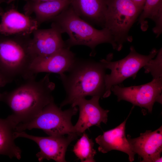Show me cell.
I'll list each match as a JSON object with an SVG mask.
<instances>
[{
    "label": "cell",
    "instance_id": "obj_1",
    "mask_svg": "<svg viewBox=\"0 0 162 162\" xmlns=\"http://www.w3.org/2000/svg\"><path fill=\"white\" fill-rule=\"evenodd\" d=\"M49 75L47 74L39 80L35 77L26 79L13 90L1 93L0 101L11 110L12 113L8 117L16 127L32 120L54 100L52 92L55 85Z\"/></svg>",
    "mask_w": 162,
    "mask_h": 162
},
{
    "label": "cell",
    "instance_id": "obj_2",
    "mask_svg": "<svg viewBox=\"0 0 162 162\" xmlns=\"http://www.w3.org/2000/svg\"><path fill=\"white\" fill-rule=\"evenodd\" d=\"M106 69L100 61L76 58L68 74H59L66 94L60 107L87 96L104 98Z\"/></svg>",
    "mask_w": 162,
    "mask_h": 162
},
{
    "label": "cell",
    "instance_id": "obj_3",
    "mask_svg": "<svg viewBox=\"0 0 162 162\" xmlns=\"http://www.w3.org/2000/svg\"><path fill=\"white\" fill-rule=\"evenodd\" d=\"M31 39L30 35L0 34V74L7 83L35 77L30 71L35 58L30 48Z\"/></svg>",
    "mask_w": 162,
    "mask_h": 162
},
{
    "label": "cell",
    "instance_id": "obj_4",
    "mask_svg": "<svg viewBox=\"0 0 162 162\" xmlns=\"http://www.w3.org/2000/svg\"><path fill=\"white\" fill-rule=\"evenodd\" d=\"M51 21L53 25L62 33L68 34L69 38L65 42L70 48L75 45H84L89 47L90 56L95 54V48L99 44L108 43L113 45L112 36L106 28L97 29L80 17L69 5Z\"/></svg>",
    "mask_w": 162,
    "mask_h": 162
},
{
    "label": "cell",
    "instance_id": "obj_5",
    "mask_svg": "<svg viewBox=\"0 0 162 162\" xmlns=\"http://www.w3.org/2000/svg\"><path fill=\"white\" fill-rule=\"evenodd\" d=\"M142 11L130 0H108L103 28L110 34L114 49L119 51L124 43L132 41L129 32Z\"/></svg>",
    "mask_w": 162,
    "mask_h": 162
},
{
    "label": "cell",
    "instance_id": "obj_6",
    "mask_svg": "<svg viewBox=\"0 0 162 162\" xmlns=\"http://www.w3.org/2000/svg\"><path fill=\"white\" fill-rule=\"evenodd\" d=\"M54 100L46 105L39 114L31 121L20 124L15 128L16 131L21 132L34 128L41 129L49 136H61L75 132L71 122L72 117L78 109L72 106L62 110Z\"/></svg>",
    "mask_w": 162,
    "mask_h": 162
},
{
    "label": "cell",
    "instance_id": "obj_7",
    "mask_svg": "<svg viewBox=\"0 0 162 162\" xmlns=\"http://www.w3.org/2000/svg\"><path fill=\"white\" fill-rule=\"evenodd\" d=\"M158 52L156 49H153L148 55H143L138 53L134 47L131 46L128 54L122 59L112 61V57L110 55L106 59L100 60L106 68L111 71L110 74H106L105 76V92L104 98L110 95L111 89L113 86L120 85L130 77L135 79L140 70L146 66Z\"/></svg>",
    "mask_w": 162,
    "mask_h": 162
},
{
    "label": "cell",
    "instance_id": "obj_8",
    "mask_svg": "<svg viewBox=\"0 0 162 162\" xmlns=\"http://www.w3.org/2000/svg\"><path fill=\"white\" fill-rule=\"evenodd\" d=\"M111 91L117 97V100H124L147 109L152 113L154 103L162 104V77L153 78L150 82L138 86L123 87L113 86Z\"/></svg>",
    "mask_w": 162,
    "mask_h": 162
},
{
    "label": "cell",
    "instance_id": "obj_9",
    "mask_svg": "<svg viewBox=\"0 0 162 162\" xmlns=\"http://www.w3.org/2000/svg\"><path fill=\"white\" fill-rule=\"evenodd\" d=\"M16 138L22 137L31 140L39 146L40 151L36 154L38 160L41 162L44 159H52L57 162H65V156L67 148L74 140L80 135L76 133L64 136L41 137L30 135L24 131L14 133Z\"/></svg>",
    "mask_w": 162,
    "mask_h": 162
},
{
    "label": "cell",
    "instance_id": "obj_10",
    "mask_svg": "<svg viewBox=\"0 0 162 162\" xmlns=\"http://www.w3.org/2000/svg\"><path fill=\"white\" fill-rule=\"evenodd\" d=\"M100 98L99 96H94L89 100L85 98H80L71 104L72 106L79 107V116L77 122L74 125V129L75 132L80 136L93 126L100 127L101 123H106L110 111L104 110L100 106Z\"/></svg>",
    "mask_w": 162,
    "mask_h": 162
},
{
    "label": "cell",
    "instance_id": "obj_11",
    "mask_svg": "<svg viewBox=\"0 0 162 162\" xmlns=\"http://www.w3.org/2000/svg\"><path fill=\"white\" fill-rule=\"evenodd\" d=\"M127 138L132 151L142 158L141 162L162 161V126L153 131L146 130L135 138L128 135Z\"/></svg>",
    "mask_w": 162,
    "mask_h": 162
},
{
    "label": "cell",
    "instance_id": "obj_12",
    "mask_svg": "<svg viewBox=\"0 0 162 162\" xmlns=\"http://www.w3.org/2000/svg\"><path fill=\"white\" fill-rule=\"evenodd\" d=\"M0 34L31 35L40 26L35 18L19 12L14 8L4 10L0 6Z\"/></svg>",
    "mask_w": 162,
    "mask_h": 162
},
{
    "label": "cell",
    "instance_id": "obj_13",
    "mask_svg": "<svg viewBox=\"0 0 162 162\" xmlns=\"http://www.w3.org/2000/svg\"><path fill=\"white\" fill-rule=\"evenodd\" d=\"M76 58L70 48L66 47L49 56L34 58L30 67V72L34 76L42 72L59 75L70 70Z\"/></svg>",
    "mask_w": 162,
    "mask_h": 162
},
{
    "label": "cell",
    "instance_id": "obj_14",
    "mask_svg": "<svg viewBox=\"0 0 162 162\" xmlns=\"http://www.w3.org/2000/svg\"><path fill=\"white\" fill-rule=\"evenodd\" d=\"M32 34L30 48L35 58L49 56L67 47L62 38V33L53 25L49 28H38Z\"/></svg>",
    "mask_w": 162,
    "mask_h": 162
},
{
    "label": "cell",
    "instance_id": "obj_15",
    "mask_svg": "<svg viewBox=\"0 0 162 162\" xmlns=\"http://www.w3.org/2000/svg\"><path fill=\"white\" fill-rule=\"evenodd\" d=\"M129 115L122 123L116 128L103 132L95 139L99 145V152L106 153L112 150H117L128 154L130 162L134 160L136 154L131 150L125 135V125Z\"/></svg>",
    "mask_w": 162,
    "mask_h": 162
},
{
    "label": "cell",
    "instance_id": "obj_16",
    "mask_svg": "<svg viewBox=\"0 0 162 162\" xmlns=\"http://www.w3.org/2000/svg\"><path fill=\"white\" fill-rule=\"evenodd\" d=\"M70 4V0L44 2H26L24 6V14L30 16L34 13L39 25L53 18L61 13Z\"/></svg>",
    "mask_w": 162,
    "mask_h": 162
},
{
    "label": "cell",
    "instance_id": "obj_17",
    "mask_svg": "<svg viewBox=\"0 0 162 162\" xmlns=\"http://www.w3.org/2000/svg\"><path fill=\"white\" fill-rule=\"evenodd\" d=\"M108 0H70V5L81 18L90 24L104 27Z\"/></svg>",
    "mask_w": 162,
    "mask_h": 162
},
{
    "label": "cell",
    "instance_id": "obj_18",
    "mask_svg": "<svg viewBox=\"0 0 162 162\" xmlns=\"http://www.w3.org/2000/svg\"><path fill=\"white\" fill-rule=\"evenodd\" d=\"M15 126L8 118H0V155L20 160L22 151L15 142Z\"/></svg>",
    "mask_w": 162,
    "mask_h": 162
},
{
    "label": "cell",
    "instance_id": "obj_19",
    "mask_svg": "<svg viewBox=\"0 0 162 162\" xmlns=\"http://www.w3.org/2000/svg\"><path fill=\"white\" fill-rule=\"evenodd\" d=\"M148 19L154 22L155 26L152 30L157 37L159 36L162 32V0H145L139 20L141 29L143 31L148 28Z\"/></svg>",
    "mask_w": 162,
    "mask_h": 162
},
{
    "label": "cell",
    "instance_id": "obj_20",
    "mask_svg": "<svg viewBox=\"0 0 162 162\" xmlns=\"http://www.w3.org/2000/svg\"><path fill=\"white\" fill-rule=\"evenodd\" d=\"M94 143L91 139L84 132L74 146L73 151L82 162H94V157L96 154L94 148Z\"/></svg>",
    "mask_w": 162,
    "mask_h": 162
},
{
    "label": "cell",
    "instance_id": "obj_21",
    "mask_svg": "<svg viewBox=\"0 0 162 162\" xmlns=\"http://www.w3.org/2000/svg\"><path fill=\"white\" fill-rule=\"evenodd\" d=\"M156 58L152 59L144 68L146 73H150L153 78L162 77V50L161 48L157 53Z\"/></svg>",
    "mask_w": 162,
    "mask_h": 162
},
{
    "label": "cell",
    "instance_id": "obj_22",
    "mask_svg": "<svg viewBox=\"0 0 162 162\" xmlns=\"http://www.w3.org/2000/svg\"><path fill=\"white\" fill-rule=\"evenodd\" d=\"M142 10L145 0H130Z\"/></svg>",
    "mask_w": 162,
    "mask_h": 162
},
{
    "label": "cell",
    "instance_id": "obj_23",
    "mask_svg": "<svg viewBox=\"0 0 162 162\" xmlns=\"http://www.w3.org/2000/svg\"><path fill=\"white\" fill-rule=\"evenodd\" d=\"M8 83L4 79L0 74V88L5 86ZM1 95V93H0V99Z\"/></svg>",
    "mask_w": 162,
    "mask_h": 162
},
{
    "label": "cell",
    "instance_id": "obj_24",
    "mask_svg": "<svg viewBox=\"0 0 162 162\" xmlns=\"http://www.w3.org/2000/svg\"><path fill=\"white\" fill-rule=\"evenodd\" d=\"M15 0H0V5L3 3L10 4Z\"/></svg>",
    "mask_w": 162,
    "mask_h": 162
},
{
    "label": "cell",
    "instance_id": "obj_25",
    "mask_svg": "<svg viewBox=\"0 0 162 162\" xmlns=\"http://www.w3.org/2000/svg\"><path fill=\"white\" fill-rule=\"evenodd\" d=\"M26 2L31 1V2H44L47 1H52L59 0H24Z\"/></svg>",
    "mask_w": 162,
    "mask_h": 162
}]
</instances>
